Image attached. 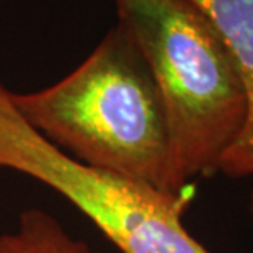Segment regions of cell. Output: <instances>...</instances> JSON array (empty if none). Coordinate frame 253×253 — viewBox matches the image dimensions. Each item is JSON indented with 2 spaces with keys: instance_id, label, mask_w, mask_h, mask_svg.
I'll return each mask as SVG.
<instances>
[{
  "instance_id": "2",
  "label": "cell",
  "mask_w": 253,
  "mask_h": 253,
  "mask_svg": "<svg viewBox=\"0 0 253 253\" xmlns=\"http://www.w3.org/2000/svg\"><path fill=\"white\" fill-rule=\"evenodd\" d=\"M118 25L147 64L164 105L175 186L219 171L247 120L230 52L191 0H115Z\"/></svg>"
},
{
  "instance_id": "5",
  "label": "cell",
  "mask_w": 253,
  "mask_h": 253,
  "mask_svg": "<svg viewBox=\"0 0 253 253\" xmlns=\"http://www.w3.org/2000/svg\"><path fill=\"white\" fill-rule=\"evenodd\" d=\"M0 253H101L75 239L61 222L41 209L20 214L13 232L0 234Z\"/></svg>"
},
{
  "instance_id": "4",
  "label": "cell",
  "mask_w": 253,
  "mask_h": 253,
  "mask_svg": "<svg viewBox=\"0 0 253 253\" xmlns=\"http://www.w3.org/2000/svg\"><path fill=\"white\" fill-rule=\"evenodd\" d=\"M224 41L247 95L242 132L220 160L219 171L234 178L253 176V0H191Z\"/></svg>"
},
{
  "instance_id": "3",
  "label": "cell",
  "mask_w": 253,
  "mask_h": 253,
  "mask_svg": "<svg viewBox=\"0 0 253 253\" xmlns=\"http://www.w3.org/2000/svg\"><path fill=\"white\" fill-rule=\"evenodd\" d=\"M0 170L18 171L52 188L123 253H211L181 222L190 198L75 160L28 125L2 84Z\"/></svg>"
},
{
  "instance_id": "1",
  "label": "cell",
  "mask_w": 253,
  "mask_h": 253,
  "mask_svg": "<svg viewBox=\"0 0 253 253\" xmlns=\"http://www.w3.org/2000/svg\"><path fill=\"white\" fill-rule=\"evenodd\" d=\"M28 125L75 160L180 195L164 105L142 54L116 26L67 77L31 93L10 91Z\"/></svg>"
},
{
  "instance_id": "6",
  "label": "cell",
  "mask_w": 253,
  "mask_h": 253,
  "mask_svg": "<svg viewBox=\"0 0 253 253\" xmlns=\"http://www.w3.org/2000/svg\"><path fill=\"white\" fill-rule=\"evenodd\" d=\"M250 209H252V214H253V195H252V199H250Z\"/></svg>"
}]
</instances>
